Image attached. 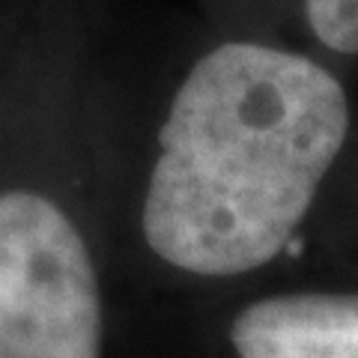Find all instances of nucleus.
Instances as JSON below:
<instances>
[{
  "label": "nucleus",
  "mask_w": 358,
  "mask_h": 358,
  "mask_svg": "<svg viewBox=\"0 0 358 358\" xmlns=\"http://www.w3.org/2000/svg\"><path fill=\"white\" fill-rule=\"evenodd\" d=\"M0 358H102V296L87 242L33 192L0 194Z\"/></svg>",
  "instance_id": "obj_2"
},
{
  "label": "nucleus",
  "mask_w": 358,
  "mask_h": 358,
  "mask_svg": "<svg viewBox=\"0 0 358 358\" xmlns=\"http://www.w3.org/2000/svg\"><path fill=\"white\" fill-rule=\"evenodd\" d=\"M350 134L338 78L254 42L209 51L176 90L143 200L155 257L203 278L272 263Z\"/></svg>",
  "instance_id": "obj_1"
},
{
  "label": "nucleus",
  "mask_w": 358,
  "mask_h": 358,
  "mask_svg": "<svg viewBox=\"0 0 358 358\" xmlns=\"http://www.w3.org/2000/svg\"><path fill=\"white\" fill-rule=\"evenodd\" d=\"M305 15L326 48L358 54V0H305Z\"/></svg>",
  "instance_id": "obj_4"
},
{
  "label": "nucleus",
  "mask_w": 358,
  "mask_h": 358,
  "mask_svg": "<svg viewBox=\"0 0 358 358\" xmlns=\"http://www.w3.org/2000/svg\"><path fill=\"white\" fill-rule=\"evenodd\" d=\"M239 358H358V293H287L242 308L230 326Z\"/></svg>",
  "instance_id": "obj_3"
}]
</instances>
